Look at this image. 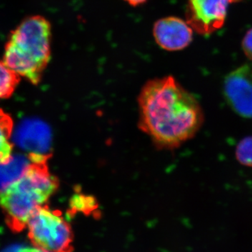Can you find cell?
<instances>
[{"instance_id": "3", "label": "cell", "mask_w": 252, "mask_h": 252, "mask_svg": "<svg viewBox=\"0 0 252 252\" xmlns=\"http://www.w3.org/2000/svg\"><path fill=\"white\" fill-rule=\"evenodd\" d=\"M51 26L41 16L26 18L11 32L5 44L3 62L20 77L36 85L49 64Z\"/></svg>"}, {"instance_id": "16", "label": "cell", "mask_w": 252, "mask_h": 252, "mask_svg": "<svg viewBox=\"0 0 252 252\" xmlns=\"http://www.w3.org/2000/svg\"><path fill=\"white\" fill-rule=\"evenodd\" d=\"M124 1L128 3L129 4L132 5V6H137V5L143 4L147 0H124Z\"/></svg>"}, {"instance_id": "14", "label": "cell", "mask_w": 252, "mask_h": 252, "mask_svg": "<svg viewBox=\"0 0 252 252\" xmlns=\"http://www.w3.org/2000/svg\"><path fill=\"white\" fill-rule=\"evenodd\" d=\"M242 47L247 57L252 61V28L246 33L243 38Z\"/></svg>"}, {"instance_id": "5", "label": "cell", "mask_w": 252, "mask_h": 252, "mask_svg": "<svg viewBox=\"0 0 252 252\" xmlns=\"http://www.w3.org/2000/svg\"><path fill=\"white\" fill-rule=\"evenodd\" d=\"M223 95L240 117L252 119V67L244 64L230 72L223 83Z\"/></svg>"}, {"instance_id": "9", "label": "cell", "mask_w": 252, "mask_h": 252, "mask_svg": "<svg viewBox=\"0 0 252 252\" xmlns=\"http://www.w3.org/2000/svg\"><path fill=\"white\" fill-rule=\"evenodd\" d=\"M32 162L28 154H16L11 156L8 161L0 164V192L21 178L31 166Z\"/></svg>"}, {"instance_id": "10", "label": "cell", "mask_w": 252, "mask_h": 252, "mask_svg": "<svg viewBox=\"0 0 252 252\" xmlns=\"http://www.w3.org/2000/svg\"><path fill=\"white\" fill-rule=\"evenodd\" d=\"M13 126L11 116L0 109V164L8 161L12 156Z\"/></svg>"}, {"instance_id": "8", "label": "cell", "mask_w": 252, "mask_h": 252, "mask_svg": "<svg viewBox=\"0 0 252 252\" xmlns=\"http://www.w3.org/2000/svg\"><path fill=\"white\" fill-rule=\"evenodd\" d=\"M49 130L37 120L29 119L21 123L14 133V141L18 147L28 154L50 156L46 154L49 142Z\"/></svg>"}, {"instance_id": "6", "label": "cell", "mask_w": 252, "mask_h": 252, "mask_svg": "<svg viewBox=\"0 0 252 252\" xmlns=\"http://www.w3.org/2000/svg\"><path fill=\"white\" fill-rule=\"evenodd\" d=\"M232 0H188L187 22L203 35L212 34L223 26Z\"/></svg>"}, {"instance_id": "13", "label": "cell", "mask_w": 252, "mask_h": 252, "mask_svg": "<svg viewBox=\"0 0 252 252\" xmlns=\"http://www.w3.org/2000/svg\"><path fill=\"white\" fill-rule=\"evenodd\" d=\"M71 214L77 213L78 212H83L84 214L91 213L96 208L95 201L94 198L90 197L77 195L72 199L71 202Z\"/></svg>"}, {"instance_id": "15", "label": "cell", "mask_w": 252, "mask_h": 252, "mask_svg": "<svg viewBox=\"0 0 252 252\" xmlns=\"http://www.w3.org/2000/svg\"><path fill=\"white\" fill-rule=\"evenodd\" d=\"M11 252H46L43 250H39L38 248H28V247H23V248H17L12 250Z\"/></svg>"}, {"instance_id": "11", "label": "cell", "mask_w": 252, "mask_h": 252, "mask_svg": "<svg viewBox=\"0 0 252 252\" xmlns=\"http://www.w3.org/2000/svg\"><path fill=\"white\" fill-rule=\"evenodd\" d=\"M20 77L0 61V99H6L12 94L20 82Z\"/></svg>"}, {"instance_id": "1", "label": "cell", "mask_w": 252, "mask_h": 252, "mask_svg": "<svg viewBox=\"0 0 252 252\" xmlns=\"http://www.w3.org/2000/svg\"><path fill=\"white\" fill-rule=\"evenodd\" d=\"M138 102L140 129L160 148H177L203 125L198 101L171 76L148 81Z\"/></svg>"}, {"instance_id": "4", "label": "cell", "mask_w": 252, "mask_h": 252, "mask_svg": "<svg viewBox=\"0 0 252 252\" xmlns=\"http://www.w3.org/2000/svg\"><path fill=\"white\" fill-rule=\"evenodd\" d=\"M28 238L33 246L46 252H72L73 232L62 214L44 205L28 224Z\"/></svg>"}, {"instance_id": "7", "label": "cell", "mask_w": 252, "mask_h": 252, "mask_svg": "<svg viewBox=\"0 0 252 252\" xmlns=\"http://www.w3.org/2000/svg\"><path fill=\"white\" fill-rule=\"evenodd\" d=\"M193 31L189 23L177 17L158 20L154 26L153 33L158 45L166 51L185 49L193 39Z\"/></svg>"}, {"instance_id": "12", "label": "cell", "mask_w": 252, "mask_h": 252, "mask_svg": "<svg viewBox=\"0 0 252 252\" xmlns=\"http://www.w3.org/2000/svg\"><path fill=\"white\" fill-rule=\"evenodd\" d=\"M237 160L245 166L252 167V136L245 137L235 149Z\"/></svg>"}, {"instance_id": "2", "label": "cell", "mask_w": 252, "mask_h": 252, "mask_svg": "<svg viewBox=\"0 0 252 252\" xmlns=\"http://www.w3.org/2000/svg\"><path fill=\"white\" fill-rule=\"evenodd\" d=\"M49 158H31V166L23 177L0 192L5 222L14 233L26 229L36 210L45 205L59 188V180L48 167Z\"/></svg>"}, {"instance_id": "17", "label": "cell", "mask_w": 252, "mask_h": 252, "mask_svg": "<svg viewBox=\"0 0 252 252\" xmlns=\"http://www.w3.org/2000/svg\"><path fill=\"white\" fill-rule=\"evenodd\" d=\"M241 0H232V2H238V1H240Z\"/></svg>"}]
</instances>
